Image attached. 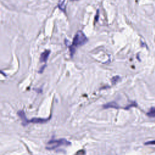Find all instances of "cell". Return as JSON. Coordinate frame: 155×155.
Instances as JSON below:
<instances>
[{"label":"cell","mask_w":155,"mask_h":155,"mask_svg":"<svg viewBox=\"0 0 155 155\" xmlns=\"http://www.w3.org/2000/svg\"><path fill=\"white\" fill-rule=\"evenodd\" d=\"M87 41H88V39H87L83 32L81 31L78 32L74 38V40H73L72 46L70 47L71 56H72L74 55L75 53V49L74 47H79L84 45L87 42Z\"/></svg>","instance_id":"obj_1"},{"label":"cell","mask_w":155,"mask_h":155,"mask_svg":"<svg viewBox=\"0 0 155 155\" xmlns=\"http://www.w3.org/2000/svg\"><path fill=\"white\" fill-rule=\"evenodd\" d=\"M71 145V142L64 138L56 140H51L47 144L46 148L48 150H54L60 146H69Z\"/></svg>","instance_id":"obj_2"},{"label":"cell","mask_w":155,"mask_h":155,"mask_svg":"<svg viewBox=\"0 0 155 155\" xmlns=\"http://www.w3.org/2000/svg\"><path fill=\"white\" fill-rule=\"evenodd\" d=\"M18 115L19 118H20L21 121H22V124L23 126H26L28 124H29V120L27 119L25 112L23 110H19L18 111L17 113Z\"/></svg>","instance_id":"obj_3"},{"label":"cell","mask_w":155,"mask_h":155,"mask_svg":"<svg viewBox=\"0 0 155 155\" xmlns=\"http://www.w3.org/2000/svg\"><path fill=\"white\" fill-rule=\"evenodd\" d=\"M50 119V118H32L29 120V123L33 124H43L47 123V121Z\"/></svg>","instance_id":"obj_4"},{"label":"cell","mask_w":155,"mask_h":155,"mask_svg":"<svg viewBox=\"0 0 155 155\" xmlns=\"http://www.w3.org/2000/svg\"><path fill=\"white\" fill-rule=\"evenodd\" d=\"M50 50H46L42 53L40 56V62H45L47 61L48 56L50 55Z\"/></svg>","instance_id":"obj_5"},{"label":"cell","mask_w":155,"mask_h":155,"mask_svg":"<svg viewBox=\"0 0 155 155\" xmlns=\"http://www.w3.org/2000/svg\"><path fill=\"white\" fill-rule=\"evenodd\" d=\"M103 108L109 109V108H114V109H119V107L118 104L116 102H110V103H107L103 105Z\"/></svg>","instance_id":"obj_6"},{"label":"cell","mask_w":155,"mask_h":155,"mask_svg":"<svg viewBox=\"0 0 155 155\" xmlns=\"http://www.w3.org/2000/svg\"><path fill=\"white\" fill-rule=\"evenodd\" d=\"M147 115L150 118H154L155 117V107H152L151 109H150Z\"/></svg>","instance_id":"obj_7"},{"label":"cell","mask_w":155,"mask_h":155,"mask_svg":"<svg viewBox=\"0 0 155 155\" xmlns=\"http://www.w3.org/2000/svg\"><path fill=\"white\" fill-rule=\"evenodd\" d=\"M119 77L118 76H115V77H113V78H112V79H111V82H112L113 84H116V82H118V81L119 80Z\"/></svg>","instance_id":"obj_8"},{"label":"cell","mask_w":155,"mask_h":155,"mask_svg":"<svg viewBox=\"0 0 155 155\" xmlns=\"http://www.w3.org/2000/svg\"><path fill=\"white\" fill-rule=\"evenodd\" d=\"M145 145H155V140L153 141H148L145 143Z\"/></svg>","instance_id":"obj_9"},{"label":"cell","mask_w":155,"mask_h":155,"mask_svg":"<svg viewBox=\"0 0 155 155\" xmlns=\"http://www.w3.org/2000/svg\"><path fill=\"white\" fill-rule=\"evenodd\" d=\"M45 67H46V65H44V66H42V67L41 68V69H40V71H39V73H40V74H42V73L43 71H44V70Z\"/></svg>","instance_id":"obj_10"},{"label":"cell","mask_w":155,"mask_h":155,"mask_svg":"<svg viewBox=\"0 0 155 155\" xmlns=\"http://www.w3.org/2000/svg\"><path fill=\"white\" fill-rule=\"evenodd\" d=\"M73 1H75V0H73Z\"/></svg>","instance_id":"obj_11"}]
</instances>
